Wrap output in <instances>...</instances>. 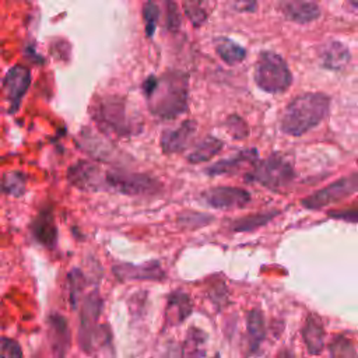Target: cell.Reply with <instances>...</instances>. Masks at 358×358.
Wrapping results in <instances>:
<instances>
[{
	"instance_id": "6da1fadb",
	"label": "cell",
	"mask_w": 358,
	"mask_h": 358,
	"mask_svg": "<svg viewBox=\"0 0 358 358\" xmlns=\"http://www.w3.org/2000/svg\"><path fill=\"white\" fill-rule=\"evenodd\" d=\"M150 112L159 119H175L187 110L189 77L182 71L150 76L143 84Z\"/></svg>"
},
{
	"instance_id": "7a4b0ae2",
	"label": "cell",
	"mask_w": 358,
	"mask_h": 358,
	"mask_svg": "<svg viewBox=\"0 0 358 358\" xmlns=\"http://www.w3.org/2000/svg\"><path fill=\"white\" fill-rule=\"evenodd\" d=\"M330 110V98L323 92H306L295 96L284 109L280 129L288 136H302L316 127Z\"/></svg>"
},
{
	"instance_id": "3957f363",
	"label": "cell",
	"mask_w": 358,
	"mask_h": 358,
	"mask_svg": "<svg viewBox=\"0 0 358 358\" xmlns=\"http://www.w3.org/2000/svg\"><path fill=\"white\" fill-rule=\"evenodd\" d=\"M90 112L98 127L108 134L130 137L140 130V122L129 113L126 101L122 96H99L91 105Z\"/></svg>"
},
{
	"instance_id": "277c9868",
	"label": "cell",
	"mask_w": 358,
	"mask_h": 358,
	"mask_svg": "<svg viewBox=\"0 0 358 358\" xmlns=\"http://www.w3.org/2000/svg\"><path fill=\"white\" fill-rule=\"evenodd\" d=\"M256 85L268 94L285 92L291 83L292 74L287 62L271 50H263L255 66Z\"/></svg>"
},
{
	"instance_id": "5b68a950",
	"label": "cell",
	"mask_w": 358,
	"mask_h": 358,
	"mask_svg": "<svg viewBox=\"0 0 358 358\" xmlns=\"http://www.w3.org/2000/svg\"><path fill=\"white\" fill-rule=\"evenodd\" d=\"M295 178L294 165L281 154H271L263 161H257L245 175L248 182L259 183L271 190L288 186Z\"/></svg>"
},
{
	"instance_id": "8992f818",
	"label": "cell",
	"mask_w": 358,
	"mask_h": 358,
	"mask_svg": "<svg viewBox=\"0 0 358 358\" xmlns=\"http://www.w3.org/2000/svg\"><path fill=\"white\" fill-rule=\"evenodd\" d=\"M105 178L109 189H113L129 196L155 194L162 187L155 178L140 172L109 171L106 172Z\"/></svg>"
},
{
	"instance_id": "52a82bcc",
	"label": "cell",
	"mask_w": 358,
	"mask_h": 358,
	"mask_svg": "<svg viewBox=\"0 0 358 358\" xmlns=\"http://www.w3.org/2000/svg\"><path fill=\"white\" fill-rule=\"evenodd\" d=\"M358 190V172L340 178L336 182L330 183L329 186L309 194L305 197L301 203L303 207L310 210H317L324 206L337 203L350 194L355 193Z\"/></svg>"
},
{
	"instance_id": "ba28073f",
	"label": "cell",
	"mask_w": 358,
	"mask_h": 358,
	"mask_svg": "<svg viewBox=\"0 0 358 358\" xmlns=\"http://www.w3.org/2000/svg\"><path fill=\"white\" fill-rule=\"evenodd\" d=\"M102 310V299L98 291H92L91 294L85 295L81 303L80 310V330H78V341L81 348L90 354L92 341L99 330L98 319Z\"/></svg>"
},
{
	"instance_id": "9c48e42d",
	"label": "cell",
	"mask_w": 358,
	"mask_h": 358,
	"mask_svg": "<svg viewBox=\"0 0 358 358\" xmlns=\"http://www.w3.org/2000/svg\"><path fill=\"white\" fill-rule=\"evenodd\" d=\"M206 204L218 210L243 208L250 203V193L242 187L217 186L206 190L201 194Z\"/></svg>"
},
{
	"instance_id": "30bf717a",
	"label": "cell",
	"mask_w": 358,
	"mask_h": 358,
	"mask_svg": "<svg viewBox=\"0 0 358 358\" xmlns=\"http://www.w3.org/2000/svg\"><path fill=\"white\" fill-rule=\"evenodd\" d=\"M29 84L31 74L27 67L15 64L7 70L3 80V87L8 102V113H14L18 109L27 90L29 88Z\"/></svg>"
},
{
	"instance_id": "8fae6325",
	"label": "cell",
	"mask_w": 358,
	"mask_h": 358,
	"mask_svg": "<svg viewBox=\"0 0 358 358\" xmlns=\"http://www.w3.org/2000/svg\"><path fill=\"white\" fill-rule=\"evenodd\" d=\"M69 182L81 190H101L105 189L106 178L101 176L99 168L87 161H77L67 169ZM108 187V185H106Z\"/></svg>"
},
{
	"instance_id": "7c38bea8",
	"label": "cell",
	"mask_w": 358,
	"mask_h": 358,
	"mask_svg": "<svg viewBox=\"0 0 358 358\" xmlns=\"http://www.w3.org/2000/svg\"><path fill=\"white\" fill-rule=\"evenodd\" d=\"M197 130L194 120H185L175 129H166L161 134V148L165 154L185 151L193 140Z\"/></svg>"
},
{
	"instance_id": "4fadbf2b",
	"label": "cell",
	"mask_w": 358,
	"mask_h": 358,
	"mask_svg": "<svg viewBox=\"0 0 358 358\" xmlns=\"http://www.w3.org/2000/svg\"><path fill=\"white\" fill-rule=\"evenodd\" d=\"M113 273L122 281H130V280L161 281L165 278V271L161 267L159 262L157 260H151L141 264L120 263L113 266Z\"/></svg>"
},
{
	"instance_id": "5bb4252c",
	"label": "cell",
	"mask_w": 358,
	"mask_h": 358,
	"mask_svg": "<svg viewBox=\"0 0 358 358\" xmlns=\"http://www.w3.org/2000/svg\"><path fill=\"white\" fill-rule=\"evenodd\" d=\"M278 10L296 24H308L320 17V7L312 0H278Z\"/></svg>"
},
{
	"instance_id": "9a60e30c",
	"label": "cell",
	"mask_w": 358,
	"mask_h": 358,
	"mask_svg": "<svg viewBox=\"0 0 358 358\" xmlns=\"http://www.w3.org/2000/svg\"><path fill=\"white\" fill-rule=\"evenodd\" d=\"M257 150L255 148H246V150H241L236 154L220 159L215 164L210 165L206 169V173L208 176H221V175H232L235 172H238L239 169H242L246 165H255L257 162Z\"/></svg>"
},
{
	"instance_id": "2e32d148",
	"label": "cell",
	"mask_w": 358,
	"mask_h": 358,
	"mask_svg": "<svg viewBox=\"0 0 358 358\" xmlns=\"http://www.w3.org/2000/svg\"><path fill=\"white\" fill-rule=\"evenodd\" d=\"M31 231L36 242L49 249L55 248L57 242V227L55 222L53 213L49 207L43 208L32 221Z\"/></svg>"
},
{
	"instance_id": "e0dca14e",
	"label": "cell",
	"mask_w": 358,
	"mask_h": 358,
	"mask_svg": "<svg viewBox=\"0 0 358 358\" xmlns=\"http://www.w3.org/2000/svg\"><path fill=\"white\" fill-rule=\"evenodd\" d=\"M192 299L183 291H173L169 294L165 306V324L176 326L183 323L192 313Z\"/></svg>"
},
{
	"instance_id": "ac0fdd59",
	"label": "cell",
	"mask_w": 358,
	"mask_h": 358,
	"mask_svg": "<svg viewBox=\"0 0 358 358\" xmlns=\"http://www.w3.org/2000/svg\"><path fill=\"white\" fill-rule=\"evenodd\" d=\"M350 50L340 41H329L319 50V59L324 69L338 71L343 70L350 62Z\"/></svg>"
},
{
	"instance_id": "d6986e66",
	"label": "cell",
	"mask_w": 358,
	"mask_h": 358,
	"mask_svg": "<svg viewBox=\"0 0 358 358\" xmlns=\"http://www.w3.org/2000/svg\"><path fill=\"white\" fill-rule=\"evenodd\" d=\"M49 340L59 357H63L70 347V329L67 320L59 315L53 313L49 316Z\"/></svg>"
},
{
	"instance_id": "ffe728a7",
	"label": "cell",
	"mask_w": 358,
	"mask_h": 358,
	"mask_svg": "<svg viewBox=\"0 0 358 358\" xmlns=\"http://www.w3.org/2000/svg\"><path fill=\"white\" fill-rule=\"evenodd\" d=\"M302 337L310 354H319L324 344V329L320 317L310 313L302 327Z\"/></svg>"
},
{
	"instance_id": "44dd1931",
	"label": "cell",
	"mask_w": 358,
	"mask_h": 358,
	"mask_svg": "<svg viewBox=\"0 0 358 358\" xmlns=\"http://www.w3.org/2000/svg\"><path fill=\"white\" fill-rule=\"evenodd\" d=\"M207 354V334L201 329L192 326L182 344V358H204Z\"/></svg>"
},
{
	"instance_id": "7402d4cb",
	"label": "cell",
	"mask_w": 358,
	"mask_h": 358,
	"mask_svg": "<svg viewBox=\"0 0 358 358\" xmlns=\"http://www.w3.org/2000/svg\"><path fill=\"white\" fill-rule=\"evenodd\" d=\"M246 329H248V343L250 354H256L260 348L262 341L266 337V324L262 310L252 309L246 315Z\"/></svg>"
},
{
	"instance_id": "603a6c76",
	"label": "cell",
	"mask_w": 358,
	"mask_h": 358,
	"mask_svg": "<svg viewBox=\"0 0 358 358\" xmlns=\"http://www.w3.org/2000/svg\"><path fill=\"white\" fill-rule=\"evenodd\" d=\"M222 145H224V143L220 138H217L214 136H207L187 155V161L192 164L210 161L214 155H217L221 151Z\"/></svg>"
},
{
	"instance_id": "cb8c5ba5",
	"label": "cell",
	"mask_w": 358,
	"mask_h": 358,
	"mask_svg": "<svg viewBox=\"0 0 358 358\" xmlns=\"http://www.w3.org/2000/svg\"><path fill=\"white\" fill-rule=\"evenodd\" d=\"M217 55L227 63V64H238L246 57V49L239 43L231 41L229 38H218L214 43Z\"/></svg>"
},
{
	"instance_id": "d4e9b609",
	"label": "cell",
	"mask_w": 358,
	"mask_h": 358,
	"mask_svg": "<svg viewBox=\"0 0 358 358\" xmlns=\"http://www.w3.org/2000/svg\"><path fill=\"white\" fill-rule=\"evenodd\" d=\"M277 214H278V211H266V213L249 214V215H245V217H241V218L235 220L232 222L231 228L236 232H249V231H253L256 228H260V227L266 225Z\"/></svg>"
},
{
	"instance_id": "484cf974",
	"label": "cell",
	"mask_w": 358,
	"mask_h": 358,
	"mask_svg": "<svg viewBox=\"0 0 358 358\" xmlns=\"http://www.w3.org/2000/svg\"><path fill=\"white\" fill-rule=\"evenodd\" d=\"M87 285V278L80 268H73L67 274V287H69V296L70 303L73 308L77 306V302Z\"/></svg>"
},
{
	"instance_id": "4316f807",
	"label": "cell",
	"mask_w": 358,
	"mask_h": 358,
	"mask_svg": "<svg viewBox=\"0 0 358 358\" xmlns=\"http://www.w3.org/2000/svg\"><path fill=\"white\" fill-rule=\"evenodd\" d=\"M3 190L14 197L22 196L25 192V175L18 171L6 172L3 176Z\"/></svg>"
},
{
	"instance_id": "83f0119b",
	"label": "cell",
	"mask_w": 358,
	"mask_h": 358,
	"mask_svg": "<svg viewBox=\"0 0 358 358\" xmlns=\"http://www.w3.org/2000/svg\"><path fill=\"white\" fill-rule=\"evenodd\" d=\"M206 0H182L186 17L192 21L194 27H200L207 20V13L203 7Z\"/></svg>"
},
{
	"instance_id": "f1b7e54d",
	"label": "cell",
	"mask_w": 358,
	"mask_h": 358,
	"mask_svg": "<svg viewBox=\"0 0 358 358\" xmlns=\"http://www.w3.org/2000/svg\"><path fill=\"white\" fill-rule=\"evenodd\" d=\"M143 18L145 25V34L148 38H151L155 32L157 22L159 18V6L154 0H147L143 6Z\"/></svg>"
},
{
	"instance_id": "f546056e",
	"label": "cell",
	"mask_w": 358,
	"mask_h": 358,
	"mask_svg": "<svg viewBox=\"0 0 358 358\" xmlns=\"http://www.w3.org/2000/svg\"><path fill=\"white\" fill-rule=\"evenodd\" d=\"M329 350L333 358H355L357 355L352 343L344 336H337L331 341Z\"/></svg>"
},
{
	"instance_id": "4dcf8cb0",
	"label": "cell",
	"mask_w": 358,
	"mask_h": 358,
	"mask_svg": "<svg viewBox=\"0 0 358 358\" xmlns=\"http://www.w3.org/2000/svg\"><path fill=\"white\" fill-rule=\"evenodd\" d=\"M227 131L235 138V140H243L249 136V129L248 123L239 116V115H231L225 120Z\"/></svg>"
},
{
	"instance_id": "1f68e13d",
	"label": "cell",
	"mask_w": 358,
	"mask_h": 358,
	"mask_svg": "<svg viewBox=\"0 0 358 358\" xmlns=\"http://www.w3.org/2000/svg\"><path fill=\"white\" fill-rule=\"evenodd\" d=\"M164 3V10H165V27L171 32H176L180 27V15L178 6L173 0H161Z\"/></svg>"
},
{
	"instance_id": "d6a6232c",
	"label": "cell",
	"mask_w": 358,
	"mask_h": 358,
	"mask_svg": "<svg viewBox=\"0 0 358 358\" xmlns=\"http://www.w3.org/2000/svg\"><path fill=\"white\" fill-rule=\"evenodd\" d=\"M1 358H22V350H21L20 344L10 337H3L1 338Z\"/></svg>"
},
{
	"instance_id": "836d02e7",
	"label": "cell",
	"mask_w": 358,
	"mask_h": 358,
	"mask_svg": "<svg viewBox=\"0 0 358 358\" xmlns=\"http://www.w3.org/2000/svg\"><path fill=\"white\" fill-rule=\"evenodd\" d=\"M213 218L210 217V215H204V214H199V213H190V214H187L186 217H180V221L183 222V224H186V225H189V227H193L192 224L196 221V224H197V227L199 225H204V224H207V222H210Z\"/></svg>"
},
{
	"instance_id": "e575fe53",
	"label": "cell",
	"mask_w": 358,
	"mask_h": 358,
	"mask_svg": "<svg viewBox=\"0 0 358 358\" xmlns=\"http://www.w3.org/2000/svg\"><path fill=\"white\" fill-rule=\"evenodd\" d=\"M234 7L242 13H253L257 8V0H232Z\"/></svg>"
},
{
	"instance_id": "d590c367",
	"label": "cell",
	"mask_w": 358,
	"mask_h": 358,
	"mask_svg": "<svg viewBox=\"0 0 358 358\" xmlns=\"http://www.w3.org/2000/svg\"><path fill=\"white\" fill-rule=\"evenodd\" d=\"M275 358H294V354L288 348H282L281 351L277 352Z\"/></svg>"
},
{
	"instance_id": "8d00e7d4",
	"label": "cell",
	"mask_w": 358,
	"mask_h": 358,
	"mask_svg": "<svg viewBox=\"0 0 358 358\" xmlns=\"http://www.w3.org/2000/svg\"><path fill=\"white\" fill-rule=\"evenodd\" d=\"M350 1V6L358 11V0H348Z\"/></svg>"
},
{
	"instance_id": "74e56055",
	"label": "cell",
	"mask_w": 358,
	"mask_h": 358,
	"mask_svg": "<svg viewBox=\"0 0 358 358\" xmlns=\"http://www.w3.org/2000/svg\"><path fill=\"white\" fill-rule=\"evenodd\" d=\"M357 162H358V159H357Z\"/></svg>"
}]
</instances>
